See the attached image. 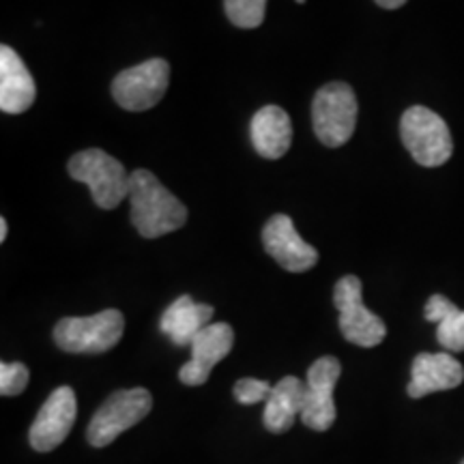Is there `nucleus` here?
Segmentation results:
<instances>
[{"instance_id": "obj_19", "label": "nucleus", "mask_w": 464, "mask_h": 464, "mask_svg": "<svg viewBox=\"0 0 464 464\" xmlns=\"http://www.w3.org/2000/svg\"><path fill=\"white\" fill-rule=\"evenodd\" d=\"M228 20L239 28H258L266 14V0H224Z\"/></svg>"}, {"instance_id": "obj_23", "label": "nucleus", "mask_w": 464, "mask_h": 464, "mask_svg": "<svg viewBox=\"0 0 464 464\" xmlns=\"http://www.w3.org/2000/svg\"><path fill=\"white\" fill-rule=\"evenodd\" d=\"M7 219H0V241H5V239H7Z\"/></svg>"}, {"instance_id": "obj_9", "label": "nucleus", "mask_w": 464, "mask_h": 464, "mask_svg": "<svg viewBox=\"0 0 464 464\" xmlns=\"http://www.w3.org/2000/svg\"><path fill=\"white\" fill-rule=\"evenodd\" d=\"M342 374V365L335 357H321L307 370L304 409L301 421L316 432H324L335 423L338 411L334 402V390Z\"/></svg>"}, {"instance_id": "obj_15", "label": "nucleus", "mask_w": 464, "mask_h": 464, "mask_svg": "<svg viewBox=\"0 0 464 464\" xmlns=\"http://www.w3.org/2000/svg\"><path fill=\"white\" fill-rule=\"evenodd\" d=\"M249 138L260 158L280 160L293 144V123L286 110L280 106H265L254 114L249 125Z\"/></svg>"}, {"instance_id": "obj_17", "label": "nucleus", "mask_w": 464, "mask_h": 464, "mask_svg": "<svg viewBox=\"0 0 464 464\" xmlns=\"http://www.w3.org/2000/svg\"><path fill=\"white\" fill-rule=\"evenodd\" d=\"M304 390L305 382L297 379V376H284L277 385H274L263 415L266 430L274 434H284L293 428L295 420H297L301 409H304Z\"/></svg>"}, {"instance_id": "obj_4", "label": "nucleus", "mask_w": 464, "mask_h": 464, "mask_svg": "<svg viewBox=\"0 0 464 464\" xmlns=\"http://www.w3.org/2000/svg\"><path fill=\"white\" fill-rule=\"evenodd\" d=\"M400 138L406 150L423 168L443 166L454 153L450 127L430 108L413 106L400 119Z\"/></svg>"}, {"instance_id": "obj_2", "label": "nucleus", "mask_w": 464, "mask_h": 464, "mask_svg": "<svg viewBox=\"0 0 464 464\" xmlns=\"http://www.w3.org/2000/svg\"><path fill=\"white\" fill-rule=\"evenodd\" d=\"M73 181L89 185L92 200L100 208L112 211L130 198V174L119 160L102 149H86L69 160Z\"/></svg>"}, {"instance_id": "obj_25", "label": "nucleus", "mask_w": 464, "mask_h": 464, "mask_svg": "<svg viewBox=\"0 0 464 464\" xmlns=\"http://www.w3.org/2000/svg\"><path fill=\"white\" fill-rule=\"evenodd\" d=\"M462 464H464V460H462Z\"/></svg>"}, {"instance_id": "obj_8", "label": "nucleus", "mask_w": 464, "mask_h": 464, "mask_svg": "<svg viewBox=\"0 0 464 464\" xmlns=\"http://www.w3.org/2000/svg\"><path fill=\"white\" fill-rule=\"evenodd\" d=\"M170 82V65L164 58H150L125 69L112 80V97L130 112H144L164 100Z\"/></svg>"}, {"instance_id": "obj_12", "label": "nucleus", "mask_w": 464, "mask_h": 464, "mask_svg": "<svg viewBox=\"0 0 464 464\" xmlns=\"http://www.w3.org/2000/svg\"><path fill=\"white\" fill-rule=\"evenodd\" d=\"M235 346V332L228 323H211L191 342V359L179 370L183 385H205L211 370L230 355Z\"/></svg>"}, {"instance_id": "obj_22", "label": "nucleus", "mask_w": 464, "mask_h": 464, "mask_svg": "<svg viewBox=\"0 0 464 464\" xmlns=\"http://www.w3.org/2000/svg\"><path fill=\"white\" fill-rule=\"evenodd\" d=\"M374 3L382 9H400L402 5L409 3V0H374Z\"/></svg>"}, {"instance_id": "obj_16", "label": "nucleus", "mask_w": 464, "mask_h": 464, "mask_svg": "<svg viewBox=\"0 0 464 464\" xmlns=\"http://www.w3.org/2000/svg\"><path fill=\"white\" fill-rule=\"evenodd\" d=\"M213 307L207 304H196L189 295L179 297L161 316L160 329L172 344L177 346H191L196 335H198L207 324H211Z\"/></svg>"}, {"instance_id": "obj_18", "label": "nucleus", "mask_w": 464, "mask_h": 464, "mask_svg": "<svg viewBox=\"0 0 464 464\" xmlns=\"http://www.w3.org/2000/svg\"><path fill=\"white\" fill-rule=\"evenodd\" d=\"M426 321L437 323L439 344L450 353L464 351V310L445 297V295H432L423 310Z\"/></svg>"}, {"instance_id": "obj_13", "label": "nucleus", "mask_w": 464, "mask_h": 464, "mask_svg": "<svg viewBox=\"0 0 464 464\" xmlns=\"http://www.w3.org/2000/svg\"><path fill=\"white\" fill-rule=\"evenodd\" d=\"M462 381V363L450 353H420L411 368V382L406 392L411 398H423L434 392L456 390Z\"/></svg>"}, {"instance_id": "obj_11", "label": "nucleus", "mask_w": 464, "mask_h": 464, "mask_svg": "<svg viewBox=\"0 0 464 464\" xmlns=\"http://www.w3.org/2000/svg\"><path fill=\"white\" fill-rule=\"evenodd\" d=\"M263 246L271 258L290 274H304L318 263L316 247L301 239L293 219L277 213L265 224Z\"/></svg>"}, {"instance_id": "obj_21", "label": "nucleus", "mask_w": 464, "mask_h": 464, "mask_svg": "<svg viewBox=\"0 0 464 464\" xmlns=\"http://www.w3.org/2000/svg\"><path fill=\"white\" fill-rule=\"evenodd\" d=\"M271 390H274V387H271L266 381L241 379V381H237V385H235V398H237V402H241V404L266 402L271 396Z\"/></svg>"}, {"instance_id": "obj_20", "label": "nucleus", "mask_w": 464, "mask_h": 464, "mask_svg": "<svg viewBox=\"0 0 464 464\" xmlns=\"http://www.w3.org/2000/svg\"><path fill=\"white\" fill-rule=\"evenodd\" d=\"M28 379H31V372H28L24 363H0V393H3V396H20V393L26 390Z\"/></svg>"}, {"instance_id": "obj_6", "label": "nucleus", "mask_w": 464, "mask_h": 464, "mask_svg": "<svg viewBox=\"0 0 464 464\" xmlns=\"http://www.w3.org/2000/svg\"><path fill=\"white\" fill-rule=\"evenodd\" d=\"M150 409H153V398L144 387L114 392L91 420L86 439L92 448H106L119 434L142 421Z\"/></svg>"}, {"instance_id": "obj_5", "label": "nucleus", "mask_w": 464, "mask_h": 464, "mask_svg": "<svg viewBox=\"0 0 464 464\" xmlns=\"http://www.w3.org/2000/svg\"><path fill=\"white\" fill-rule=\"evenodd\" d=\"M312 125L324 147L338 149L353 138L357 127V97L346 82H329L312 102Z\"/></svg>"}, {"instance_id": "obj_1", "label": "nucleus", "mask_w": 464, "mask_h": 464, "mask_svg": "<svg viewBox=\"0 0 464 464\" xmlns=\"http://www.w3.org/2000/svg\"><path fill=\"white\" fill-rule=\"evenodd\" d=\"M131 224L144 239H158L183 228L188 208L150 170L138 168L130 174Z\"/></svg>"}, {"instance_id": "obj_24", "label": "nucleus", "mask_w": 464, "mask_h": 464, "mask_svg": "<svg viewBox=\"0 0 464 464\" xmlns=\"http://www.w3.org/2000/svg\"><path fill=\"white\" fill-rule=\"evenodd\" d=\"M297 3H301V5H304V3H305V0H297Z\"/></svg>"}, {"instance_id": "obj_7", "label": "nucleus", "mask_w": 464, "mask_h": 464, "mask_svg": "<svg viewBox=\"0 0 464 464\" xmlns=\"http://www.w3.org/2000/svg\"><path fill=\"white\" fill-rule=\"evenodd\" d=\"M362 280L344 276L334 288V304L340 312V332L351 344L362 348L379 346L387 335V327L374 312L363 305Z\"/></svg>"}, {"instance_id": "obj_10", "label": "nucleus", "mask_w": 464, "mask_h": 464, "mask_svg": "<svg viewBox=\"0 0 464 464\" xmlns=\"http://www.w3.org/2000/svg\"><path fill=\"white\" fill-rule=\"evenodd\" d=\"M75 415H78V400H75L72 387H58L52 392L28 432L33 450L44 451V454L56 450L72 432Z\"/></svg>"}, {"instance_id": "obj_14", "label": "nucleus", "mask_w": 464, "mask_h": 464, "mask_svg": "<svg viewBox=\"0 0 464 464\" xmlns=\"http://www.w3.org/2000/svg\"><path fill=\"white\" fill-rule=\"evenodd\" d=\"M37 86L26 63L9 45L0 48V110L5 114H22L34 103Z\"/></svg>"}, {"instance_id": "obj_3", "label": "nucleus", "mask_w": 464, "mask_h": 464, "mask_svg": "<svg viewBox=\"0 0 464 464\" xmlns=\"http://www.w3.org/2000/svg\"><path fill=\"white\" fill-rule=\"evenodd\" d=\"M125 332V316L119 310H103L92 316L61 318L54 327V342L65 353L102 355L119 344Z\"/></svg>"}]
</instances>
